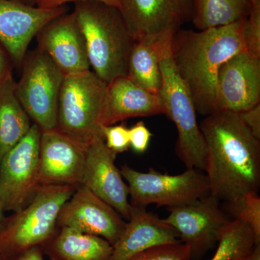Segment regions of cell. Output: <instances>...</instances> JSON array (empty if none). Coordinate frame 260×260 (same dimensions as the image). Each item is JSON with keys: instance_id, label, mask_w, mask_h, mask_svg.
I'll return each instance as SVG.
<instances>
[{"instance_id": "1", "label": "cell", "mask_w": 260, "mask_h": 260, "mask_svg": "<svg viewBox=\"0 0 260 260\" xmlns=\"http://www.w3.org/2000/svg\"><path fill=\"white\" fill-rule=\"evenodd\" d=\"M199 125L206 143L210 194L239 213L246 194L259 191L260 140L238 113H213Z\"/></svg>"}, {"instance_id": "2", "label": "cell", "mask_w": 260, "mask_h": 260, "mask_svg": "<svg viewBox=\"0 0 260 260\" xmlns=\"http://www.w3.org/2000/svg\"><path fill=\"white\" fill-rule=\"evenodd\" d=\"M244 20L200 31L179 29L173 37V60L190 93L196 112L202 115L215 113L217 78L222 65L247 50Z\"/></svg>"}, {"instance_id": "3", "label": "cell", "mask_w": 260, "mask_h": 260, "mask_svg": "<svg viewBox=\"0 0 260 260\" xmlns=\"http://www.w3.org/2000/svg\"><path fill=\"white\" fill-rule=\"evenodd\" d=\"M73 13L83 31L93 73L107 84L126 76L135 42L119 8L100 2H77Z\"/></svg>"}, {"instance_id": "4", "label": "cell", "mask_w": 260, "mask_h": 260, "mask_svg": "<svg viewBox=\"0 0 260 260\" xmlns=\"http://www.w3.org/2000/svg\"><path fill=\"white\" fill-rule=\"evenodd\" d=\"M76 188L39 186L28 204L0 223V256L15 257L49 240L57 229L61 208Z\"/></svg>"}, {"instance_id": "5", "label": "cell", "mask_w": 260, "mask_h": 260, "mask_svg": "<svg viewBox=\"0 0 260 260\" xmlns=\"http://www.w3.org/2000/svg\"><path fill=\"white\" fill-rule=\"evenodd\" d=\"M107 85L90 70L64 76L55 129L85 146L95 137H104L102 119Z\"/></svg>"}, {"instance_id": "6", "label": "cell", "mask_w": 260, "mask_h": 260, "mask_svg": "<svg viewBox=\"0 0 260 260\" xmlns=\"http://www.w3.org/2000/svg\"><path fill=\"white\" fill-rule=\"evenodd\" d=\"M162 88L160 95L165 114L177 127L176 154L186 169H206L207 147L197 120L196 109L185 84L179 76L172 53V45L160 61Z\"/></svg>"}, {"instance_id": "7", "label": "cell", "mask_w": 260, "mask_h": 260, "mask_svg": "<svg viewBox=\"0 0 260 260\" xmlns=\"http://www.w3.org/2000/svg\"><path fill=\"white\" fill-rule=\"evenodd\" d=\"M120 172L126 181L133 206L145 208L154 204L171 208L210 194L208 177L198 169H186L182 174L169 175L152 168L148 172H140L124 165Z\"/></svg>"}, {"instance_id": "8", "label": "cell", "mask_w": 260, "mask_h": 260, "mask_svg": "<svg viewBox=\"0 0 260 260\" xmlns=\"http://www.w3.org/2000/svg\"><path fill=\"white\" fill-rule=\"evenodd\" d=\"M15 94L24 110L42 132L55 129L58 102L64 75L37 47L25 55Z\"/></svg>"}, {"instance_id": "9", "label": "cell", "mask_w": 260, "mask_h": 260, "mask_svg": "<svg viewBox=\"0 0 260 260\" xmlns=\"http://www.w3.org/2000/svg\"><path fill=\"white\" fill-rule=\"evenodd\" d=\"M42 130L32 123L27 135L0 161V205L5 211L25 206L39 187Z\"/></svg>"}, {"instance_id": "10", "label": "cell", "mask_w": 260, "mask_h": 260, "mask_svg": "<svg viewBox=\"0 0 260 260\" xmlns=\"http://www.w3.org/2000/svg\"><path fill=\"white\" fill-rule=\"evenodd\" d=\"M220 203L210 194L192 203L169 208L164 219L190 248L191 259L201 257L218 242L222 229L229 223Z\"/></svg>"}, {"instance_id": "11", "label": "cell", "mask_w": 260, "mask_h": 260, "mask_svg": "<svg viewBox=\"0 0 260 260\" xmlns=\"http://www.w3.org/2000/svg\"><path fill=\"white\" fill-rule=\"evenodd\" d=\"M126 222L115 209L85 186H77L63 205L57 228L68 227L84 234L104 238L114 245L121 237Z\"/></svg>"}, {"instance_id": "12", "label": "cell", "mask_w": 260, "mask_h": 260, "mask_svg": "<svg viewBox=\"0 0 260 260\" xmlns=\"http://www.w3.org/2000/svg\"><path fill=\"white\" fill-rule=\"evenodd\" d=\"M259 101L260 58L243 51L219 70L215 113H241L257 105Z\"/></svg>"}, {"instance_id": "13", "label": "cell", "mask_w": 260, "mask_h": 260, "mask_svg": "<svg viewBox=\"0 0 260 260\" xmlns=\"http://www.w3.org/2000/svg\"><path fill=\"white\" fill-rule=\"evenodd\" d=\"M67 10L66 5L42 8L17 0H0V44L15 65L22 66L29 44L41 29Z\"/></svg>"}, {"instance_id": "14", "label": "cell", "mask_w": 260, "mask_h": 260, "mask_svg": "<svg viewBox=\"0 0 260 260\" xmlns=\"http://www.w3.org/2000/svg\"><path fill=\"white\" fill-rule=\"evenodd\" d=\"M87 147L56 129L42 132L41 185H81Z\"/></svg>"}, {"instance_id": "15", "label": "cell", "mask_w": 260, "mask_h": 260, "mask_svg": "<svg viewBox=\"0 0 260 260\" xmlns=\"http://www.w3.org/2000/svg\"><path fill=\"white\" fill-rule=\"evenodd\" d=\"M116 155L106 145L104 137L97 136L87 147L81 185L110 205L123 218H129V189L116 167Z\"/></svg>"}, {"instance_id": "16", "label": "cell", "mask_w": 260, "mask_h": 260, "mask_svg": "<svg viewBox=\"0 0 260 260\" xmlns=\"http://www.w3.org/2000/svg\"><path fill=\"white\" fill-rule=\"evenodd\" d=\"M36 37L38 47L47 54L64 76L90 70L85 38L73 12L51 20Z\"/></svg>"}, {"instance_id": "17", "label": "cell", "mask_w": 260, "mask_h": 260, "mask_svg": "<svg viewBox=\"0 0 260 260\" xmlns=\"http://www.w3.org/2000/svg\"><path fill=\"white\" fill-rule=\"evenodd\" d=\"M119 8L134 42L174 34L183 23L177 0H119Z\"/></svg>"}, {"instance_id": "18", "label": "cell", "mask_w": 260, "mask_h": 260, "mask_svg": "<svg viewBox=\"0 0 260 260\" xmlns=\"http://www.w3.org/2000/svg\"><path fill=\"white\" fill-rule=\"evenodd\" d=\"M165 114L160 94L149 92L127 76H121L108 84L102 126L114 125L133 117Z\"/></svg>"}, {"instance_id": "19", "label": "cell", "mask_w": 260, "mask_h": 260, "mask_svg": "<svg viewBox=\"0 0 260 260\" xmlns=\"http://www.w3.org/2000/svg\"><path fill=\"white\" fill-rule=\"evenodd\" d=\"M131 206L125 229L112 246L109 260H126L152 246L180 242L177 231L164 219L145 208Z\"/></svg>"}, {"instance_id": "20", "label": "cell", "mask_w": 260, "mask_h": 260, "mask_svg": "<svg viewBox=\"0 0 260 260\" xmlns=\"http://www.w3.org/2000/svg\"><path fill=\"white\" fill-rule=\"evenodd\" d=\"M41 248L51 260H109L113 249L104 238L68 227L57 228Z\"/></svg>"}, {"instance_id": "21", "label": "cell", "mask_w": 260, "mask_h": 260, "mask_svg": "<svg viewBox=\"0 0 260 260\" xmlns=\"http://www.w3.org/2000/svg\"><path fill=\"white\" fill-rule=\"evenodd\" d=\"M174 34L144 38L135 42L129 54L126 76L148 91L160 94V61L164 51L172 45Z\"/></svg>"}, {"instance_id": "22", "label": "cell", "mask_w": 260, "mask_h": 260, "mask_svg": "<svg viewBox=\"0 0 260 260\" xmlns=\"http://www.w3.org/2000/svg\"><path fill=\"white\" fill-rule=\"evenodd\" d=\"M15 84L11 74L0 85V161L27 135L32 124L16 96Z\"/></svg>"}, {"instance_id": "23", "label": "cell", "mask_w": 260, "mask_h": 260, "mask_svg": "<svg viewBox=\"0 0 260 260\" xmlns=\"http://www.w3.org/2000/svg\"><path fill=\"white\" fill-rule=\"evenodd\" d=\"M250 0H191L193 24L199 30L225 26L247 18Z\"/></svg>"}, {"instance_id": "24", "label": "cell", "mask_w": 260, "mask_h": 260, "mask_svg": "<svg viewBox=\"0 0 260 260\" xmlns=\"http://www.w3.org/2000/svg\"><path fill=\"white\" fill-rule=\"evenodd\" d=\"M256 244L254 233L249 224L236 218L222 229L216 251L210 260H246Z\"/></svg>"}, {"instance_id": "25", "label": "cell", "mask_w": 260, "mask_h": 260, "mask_svg": "<svg viewBox=\"0 0 260 260\" xmlns=\"http://www.w3.org/2000/svg\"><path fill=\"white\" fill-rule=\"evenodd\" d=\"M126 260H191V250L180 241L152 246Z\"/></svg>"}, {"instance_id": "26", "label": "cell", "mask_w": 260, "mask_h": 260, "mask_svg": "<svg viewBox=\"0 0 260 260\" xmlns=\"http://www.w3.org/2000/svg\"><path fill=\"white\" fill-rule=\"evenodd\" d=\"M249 15L244 21V38L246 49L260 58V0H250Z\"/></svg>"}, {"instance_id": "27", "label": "cell", "mask_w": 260, "mask_h": 260, "mask_svg": "<svg viewBox=\"0 0 260 260\" xmlns=\"http://www.w3.org/2000/svg\"><path fill=\"white\" fill-rule=\"evenodd\" d=\"M237 218L249 224L254 233L256 242L260 243V198L258 194H246Z\"/></svg>"}, {"instance_id": "28", "label": "cell", "mask_w": 260, "mask_h": 260, "mask_svg": "<svg viewBox=\"0 0 260 260\" xmlns=\"http://www.w3.org/2000/svg\"><path fill=\"white\" fill-rule=\"evenodd\" d=\"M102 133L107 148L116 155L129 149V129L124 124L103 126Z\"/></svg>"}, {"instance_id": "29", "label": "cell", "mask_w": 260, "mask_h": 260, "mask_svg": "<svg viewBox=\"0 0 260 260\" xmlns=\"http://www.w3.org/2000/svg\"><path fill=\"white\" fill-rule=\"evenodd\" d=\"M152 134L143 121L129 129L130 147L137 153H143L148 148Z\"/></svg>"}, {"instance_id": "30", "label": "cell", "mask_w": 260, "mask_h": 260, "mask_svg": "<svg viewBox=\"0 0 260 260\" xmlns=\"http://www.w3.org/2000/svg\"><path fill=\"white\" fill-rule=\"evenodd\" d=\"M238 114L253 135L260 140V104Z\"/></svg>"}, {"instance_id": "31", "label": "cell", "mask_w": 260, "mask_h": 260, "mask_svg": "<svg viewBox=\"0 0 260 260\" xmlns=\"http://www.w3.org/2000/svg\"><path fill=\"white\" fill-rule=\"evenodd\" d=\"M83 1H96L119 8V0H40L38 3L37 7L42 8H54L66 5L69 3H77Z\"/></svg>"}, {"instance_id": "32", "label": "cell", "mask_w": 260, "mask_h": 260, "mask_svg": "<svg viewBox=\"0 0 260 260\" xmlns=\"http://www.w3.org/2000/svg\"><path fill=\"white\" fill-rule=\"evenodd\" d=\"M10 61L12 60L9 54L0 44V85L12 74V64Z\"/></svg>"}, {"instance_id": "33", "label": "cell", "mask_w": 260, "mask_h": 260, "mask_svg": "<svg viewBox=\"0 0 260 260\" xmlns=\"http://www.w3.org/2000/svg\"><path fill=\"white\" fill-rule=\"evenodd\" d=\"M13 260H44V252L40 246H34L13 257Z\"/></svg>"}, {"instance_id": "34", "label": "cell", "mask_w": 260, "mask_h": 260, "mask_svg": "<svg viewBox=\"0 0 260 260\" xmlns=\"http://www.w3.org/2000/svg\"><path fill=\"white\" fill-rule=\"evenodd\" d=\"M180 8L183 22L189 20L191 17V0H177Z\"/></svg>"}, {"instance_id": "35", "label": "cell", "mask_w": 260, "mask_h": 260, "mask_svg": "<svg viewBox=\"0 0 260 260\" xmlns=\"http://www.w3.org/2000/svg\"><path fill=\"white\" fill-rule=\"evenodd\" d=\"M246 260H260V243L254 245L250 255Z\"/></svg>"}, {"instance_id": "36", "label": "cell", "mask_w": 260, "mask_h": 260, "mask_svg": "<svg viewBox=\"0 0 260 260\" xmlns=\"http://www.w3.org/2000/svg\"><path fill=\"white\" fill-rule=\"evenodd\" d=\"M17 1L23 3L24 5H28V6L35 7L37 6L38 3L40 0H17Z\"/></svg>"}, {"instance_id": "37", "label": "cell", "mask_w": 260, "mask_h": 260, "mask_svg": "<svg viewBox=\"0 0 260 260\" xmlns=\"http://www.w3.org/2000/svg\"><path fill=\"white\" fill-rule=\"evenodd\" d=\"M2 211H3V210H2L1 205H0V223H1L2 220H3V215H2Z\"/></svg>"}, {"instance_id": "38", "label": "cell", "mask_w": 260, "mask_h": 260, "mask_svg": "<svg viewBox=\"0 0 260 260\" xmlns=\"http://www.w3.org/2000/svg\"><path fill=\"white\" fill-rule=\"evenodd\" d=\"M0 260H13V257H2L0 256Z\"/></svg>"}]
</instances>
